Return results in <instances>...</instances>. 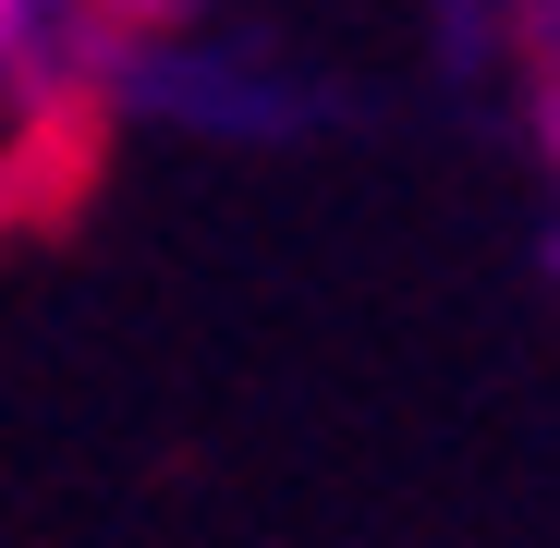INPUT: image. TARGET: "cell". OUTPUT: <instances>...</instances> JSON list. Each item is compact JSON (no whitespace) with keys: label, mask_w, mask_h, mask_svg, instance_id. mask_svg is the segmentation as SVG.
Masks as SVG:
<instances>
[{"label":"cell","mask_w":560,"mask_h":548,"mask_svg":"<svg viewBox=\"0 0 560 548\" xmlns=\"http://www.w3.org/2000/svg\"><path fill=\"white\" fill-rule=\"evenodd\" d=\"M196 13H208V0H85V37L122 61L135 37H171V25H196Z\"/></svg>","instance_id":"obj_1"}]
</instances>
